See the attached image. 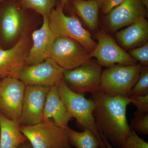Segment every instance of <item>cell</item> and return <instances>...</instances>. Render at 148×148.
<instances>
[{
	"label": "cell",
	"mask_w": 148,
	"mask_h": 148,
	"mask_svg": "<svg viewBox=\"0 0 148 148\" xmlns=\"http://www.w3.org/2000/svg\"><path fill=\"white\" fill-rule=\"evenodd\" d=\"M93 115L98 131L114 148H119L128 138L131 128L126 117L129 97L112 96L101 90L91 93Z\"/></svg>",
	"instance_id": "obj_1"
},
{
	"label": "cell",
	"mask_w": 148,
	"mask_h": 148,
	"mask_svg": "<svg viewBox=\"0 0 148 148\" xmlns=\"http://www.w3.org/2000/svg\"><path fill=\"white\" fill-rule=\"evenodd\" d=\"M57 88L70 119H75L84 129L90 130L99 140L101 148H107L96 127L93 115L95 105L93 101L85 98L84 94L73 91L64 80L58 84Z\"/></svg>",
	"instance_id": "obj_2"
},
{
	"label": "cell",
	"mask_w": 148,
	"mask_h": 148,
	"mask_svg": "<svg viewBox=\"0 0 148 148\" xmlns=\"http://www.w3.org/2000/svg\"><path fill=\"white\" fill-rule=\"evenodd\" d=\"M64 7L60 3L50 12L48 20L51 30L56 37H66L76 41L90 54L97 43L76 16L66 15Z\"/></svg>",
	"instance_id": "obj_3"
},
{
	"label": "cell",
	"mask_w": 148,
	"mask_h": 148,
	"mask_svg": "<svg viewBox=\"0 0 148 148\" xmlns=\"http://www.w3.org/2000/svg\"><path fill=\"white\" fill-rule=\"evenodd\" d=\"M142 68L138 64L108 67L102 71L99 90L112 96L129 97Z\"/></svg>",
	"instance_id": "obj_4"
},
{
	"label": "cell",
	"mask_w": 148,
	"mask_h": 148,
	"mask_svg": "<svg viewBox=\"0 0 148 148\" xmlns=\"http://www.w3.org/2000/svg\"><path fill=\"white\" fill-rule=\"evenodd\" d=\"M20 129L33 148H72L66 130L51 120L34 125H21Z\"/></svg>",
	"instance_id": "obj_5"
},
{
	"label": "cell",
	"mask_w": 148,
	"mask_h": 148,
	"mask_svg": "<svg viewBox=\"0 0 148 148\" xmlns=\"http://www.w3.org/2000/svg\"><path fill=\"white\" fill-rule=\"evenodd\" d=\"M29 10L21 6L16 0H5L0 5V38L3 42H16L25 34Z\"/></svg>",
	"instance_id": "obj_6"
},
{
	"label": "cell",
	"mask_w": 148,
	"mask_h": 148,
	"mask_svg": "<svg viewBox=\"0 0 148 148\" xmlns=\"http://www.w3.org/2000/svg\"><path fill=\"white\" fill-rule=\"evenodd\" d=\"M49 58L56 62L64 70H72L91 61L90 53L75 40L57 36L51 45Z\"/></svg>",
	"instance_id": "obj_7"
},
{
	"label": "cell",
	"mask_w": 148,
	"mask_h": 148,
	"mask_svg": "<svg viewBox=\"0 0 148 148\" xmlns=\"http://www.w3.org/2000/svg\"><path fill=\"white\" fill-rule=\"evenodd\" d=\"M65 71L53 59L48 58L39 64L24 66L18 79L26 86L51 87L63 80Z\"/></svg>",
	"instance_id": "obj_8"
},
{
	"label": "cell",
	"mask_w": 148,
	"mask_h": 148,
	"mask_svg": "<svg viewBox=\"0 0 148 148\" xmlns=\"http://www.w3.org/2000/svg\"><path fill=\"white\" fill-rule=\"evenodd\" d=\"M102 71L97 62L90 61L75 69L65 71L63 80L75 92L92 93L100 90Z\"/></svg>",
	"instance_id": "obj_9"
},
{
	"label": "cell",
	"mask_w": 148,
	"mask_h": 148,
	"mask_svg": "<svg viewBox=\"0 0 148 148\" xmlns=\"http://www.w3.org/2000/svg\"><path fill=\"white\" fill-rule=\"evenodd\" d=\"M26 85L19 79L5 77L0 81V113L19 121Z\"/></svg>",
	"instance_id": "obj_10"
},
{
	"label": "cell",
	"mask_w": 148,
	"mask_h": 148,
	"mask_svg": "<svg viewBox=\"0 0 148 148\" xmlns=\"http://www.w3.org/2000/svg\"><path fill=\"white\" fill-rule=\"evenodd\" d=\"M96 38L98 43L90 56L97 59L101 66L108 68L116 65L137 64V61L104 31L98 32Z\"/></svg>",
	"instance_id": "obj_11"
},
{
	"label": "cell",
	"mask_w": 148,
	"mask_h": 148,
	"mask_svg": "<svg viewBox=\"0 0 148 148\" xmlns=\"http://www.w3.org/2000/svg\"><path fill=\"white\" fill-rule=\"evenodd\" d=\"M31 40L27 34H24L14 43L7 49L0 48V78L15 77L26 66V61Z\"/></svg>",
	"instance_id": "obj_12"
},
{
	"label": "cell",
	"mask_w": 148,
	"mask_h": 148,
	"mask_svg": "<svg viewBox=\"0 0 148 148\" xmlns=\"http://www.w3.org/2000/svg\"><path fill=\"white\" fill-rule=\"evenodd\" d=\"M147 12L142 0H124L106 14L105 25L110 32H116L145 18Z\"/></svg>",
	"instance_id": "obj_13"
},
{
	"label": "cell",
	"mask_w": 148,
	"mask_h": 148,
	"mask_svg": "<svg viewBox=\"0 0 148 148\" xmlns=\"http://www.w3.org/2000/svg\"><path fill=\"white\" fill-rule=\"evenodd\" d=\"M51 87L26 86L19 123L30 126L41 122L47 95Z\"/></svg>",
	"instance_id": "obj_14"
},
{
	"label": "cell",
	"mask_w": 148,
	"mask_h": 148,
	"mask_svg": "<svg viewBox=\"0 0 148 148\" xmlns=\"http://www.w3.org/2000/svg\"><path fill=\"white\" fill-rule=\"evenodd\" d=\"M56 37L49 27L48 17H43L41 27L32 33V43L27 55L26 66L39 64L49 58Z\"/></svg>",
	"instance_id": "obj_15"
},
{
	"label": "cell",
	"mask_w": 148,
	"mask_h": 148,
	"mask_svg": "<svg viewBox=\"0 0 148 148\" xmlns=\"http://www.w3.org/2000/svg\"><path fill=\"white\" fill-rule=\"evenodd\" d=\"M48 120H51L64 129L69 127L68 125L71 119L58 93L57 86L50 88L46 98L43 121Z\"/></svg>",
	"instance_id": "obj_16"
},
{
	"label": "cell",
	"mask_w": 148,
	"mask_h": 148,
	"mask_svg": "<svg viewBox=\"0 0 148 148\" xmlns=\"http://www.w3.org/2000/svg\"><path fill=\"white\" fill-rule=\"evenodd\" d=\"M116 38L119 45L124 50H130L143 45L147 42V21L144 18L127 26L118 32Z\"/></svg>",
	"instance_id": "obj_17"
},
{
	"label": "cell",
	"mask_w": 148,
	"mask_h": 148,
	"mask_svg": "<svg viewBox=\"0 0 148 148\" xmlns=\"http://www.w3.org/2000/svg\"><path fill=\"white\" fill-rule=\"evenodd\" d=\"M18 121L8 119L0 113V148H17L28 141Z\"/></svg>",
	"instance_id": "obj_18"
},
{
	"label": "cell",
	"mask_w": 148,
	"mask_h": 148,
	"mask_svg": "<svg viewBox=\"0 0 148 148\" xmlns=\"http://www.w3.org/2000/svg\"><path fill=\"white\" fill-rule=\"evenodd\" d=\"M73 9L92 32L98 27L99 8L95 0H72Z\"/></svg>",
	"instance_id": "obj_19"
},
{
	"label": "cell",
	"mask_w": 148,
	"mask_h": 148,
	"mask_svg": "<svg viewBox=\"0 0 148 148\" xmlns=\"http://www.w3.org/2000/svg\"><path fill=\"white\" fill-rule=\"evenodd\" d=\"M66 130L71 146L75 148H101L99 140L89 130L78 132L69 127Z\"/></svg>",
	"instance_id": "obj_20"
},
{
	"label": "cell",
	"mask_w": 148,
	"mask_h": 148,
	"mask_svg": "<svg viewBox=\"0 0 148 148\" xmlns=\"http://www.w3.org/2000/svg\"><path fill=\"white\" fill-rule=\"evenodd\" d=\"M24 8L48 17L56 5V0H16Z\"/></svg>",
	"instance_id": "obj_21"
},
{
	"label": "cell",
	"mask_w": 148,
	"mask_h": 148,
	"mask_svg": "<svg viewBox=\"0 0 148 148\" xmlns=\"http://www.w3.org/2000/svg\"><path fill=\"white\" fill-rule=\"evenodd\" d=\"M148 94V68L147 66H145L144 68L142 67L138 80L131 90L130 96Z\"/></svg>",
	"instance_id": "obj_22"
},
{
	"label": "cell",
	"mask_w": 148,
	"mask_h": 148,
	"mask_svg": "<svg viewBox=\"0 0 148 148\" xmlns=\"http://www.w3.org/2000/svg\"><path fill=\"white\" fill-rule=\"evenodd\" d=\"M130 127L136 132L144 135H148V113L135 112Z\"/></svg>",
	"instance_id": "obj_23"
},
{
	"label": "cell",
	"mask_w": 148,
	"mask_h": 148,
	"mask_svg": "<svg viewBox=\"0 0 148 148\" xmlns=\"http://www.w3.org/2000/svg\"><path fill=\"white\" fill-rule=\"evenodd\" d=\"M119 148H148V143L131 129L129 136Z\"/></svg>",
	"instance_id": "obj_24"
},
{
	"label": "cell",
	"mask_w": 148,
	"mask_h": 148,
	"mask_svg": "<svg viewBox=\"0 0 148 148\" xmlns=\"http://www.w3.org/2000/svg\"><path fill=\"white\" fill-rule=\"evenodd\" d=\"M128 53L134 60L139 61L145 66L148 64V43L129 50Z\"/></svg>",
	"instance_id": "obj_25"
},
{
	"label": "cell",
	"mask_w": 148,
	"mask_h": 148,
	"mask_svg": "<svg viewBox=\"0 0 148 148\" xmlns=\"http://www.w3.org/2000/svg\"><path fill=\"white\" fill-rule=\"evenodd\" d=\"M130 103L137 108V113H148V94L129 96Z\"/></svg>",
	"instance_id": "obj_26"
},
{
	"label": "cell",
	"mask_w": 148,
	"mask_h": 148,
	"mask_svg": "<svg viewBox=\"0 0 148 148\" xmlns=\"http://www.w3.org/2000/svg\"><path fill=\"white\" fill-rule=\"evenodd\" d=\"M124 0H95L99 10L103 14L106 15L113 9L119 5Z\"/></svg>",
	"instance_id": "obj_27"
},
{
	"label": "cell",
	"mask_w": 148,
	"mask_h": 148,
	"mask_svg": "<svg viewBox=\"0 0 148 148\" xmlns=\"http://www.w3.org/2000/svg\"><path fill=\"white\" fill-rule=\"evenodd\" d=\"M17 148H33L29 141H27L26 143H23L20 145Z\"/></svg>",
	"instance_id": "obj_28"
},
{
	"label": "cell",
	"mask_w": 148,
	"mask_h": 148,
	"mask_svg": "<svg viewBox=\"0 0 148 148\" xmlns=\"http://www.w3.org/2000/svg\"><path fill=\"white\" fill-rule=\"evenodd\" d=\"M102 139H103V142H104V144H105V145H106V148H114L112 147L110 143H109L108 141V140L106 139V138L105 137L102 135Z\"/></svg>",
	"instance_id": "obj_29"
},
{
	"label": "cell",
	"mask_w": 148,
	"mask_h": 148,
	"mask_svg": "<svg viewBox=\"0 0 148 148\" xmlns=\"http://www.w3.org/2000/svg\"><path fill=\"white\" fill-rule=\"evenodd\" d=\"M143 4L145 7L147 9V10H148V0H142Z\"/></svg>",
	"instance_id": "obj_30"
},
{
	"label": "cell",
	"mask_w": 148,
	"mask_h": 148,
	"mask_svg": "<svg viewBox=\"0 0 148 148\" xmlns=\"http://www.w3.org/2000/svg\"><path fill=\"white\" fill-rule=\"evenodd\" d=\"M69 0H61V3L65 6L69 3Z\"/></svg>",
	"instance_id": "obj_31"
},
{
	"label": "cell",
	"mask_w": 148,
	"mask_h": 148,
	"mask_svg": "<svg viewBox=\"0 0 148 148\" xmlns=\"http://www.w3.org/2000/svg\"><path fill=\"white\" fill-rule=\"evenodd\" d=\"M5 1V0H0V5H1Z\"/></svg>",
	"instance_id": "obj_32"
},
{
	"label": "cell",
	"mask_w": 148,
	"mask_h": 148,
	"mask_svg": "<svg viewBox=\"0 0 148 148\" xmlns=\"http://www.w3.org/2000/svg\"><path fill=\"white\" fill-rule=\"evenodd\" d=\"M1 78H0V81H1Z\"/></svg>",
	"instance_id": "obj_33"
}]
</instances>
